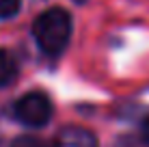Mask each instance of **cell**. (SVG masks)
I'll list each match as a JSON object with an SVG mask.
<instances>
[{"label":"cell","instance_id":"obj_4","mask_svg":"<svg viewBox=\"0 0 149 147\" xmlns=\"http://www.w3.org/2000/svg\"><path fill=\"white\" fill-rule=\"evenodd\" d=\"M15 76H17V63L13 54L0 48V87H7L9 82H13Z\"/></svg>","mask_w":149,"mask_h":147},{"label":"cell","instance_id":"obj_1","mask_svg":"<svg viewBox=\"0 0 149 147\" xmlns=\"http://www.w3.org/2000/svg\"><path fill=\"white\" fill-rule=\"evenodd\" d=\"M33 35L45 54H58L65 50L71 35V17L65 9H48L35 20Z\"/></svg>","mask_w":149,"mask_h":147},{"label":"cell","instance_id":"obj_7","mask_svg":"<svg viewBox=\"0 0 149 147\" xmlns=\"http://www.w3.org/2000/svg\"><path fill=\"white\" fill-rule=\"evenodd\" d=\"M143 139L149 143V115L145 117V121H143Z\"/></svg>","mask_w":149,"mask_h":147},{"label":"cell","instance_id":"obj_5","mask_svg":"<svg viewBox=\"0 0 149 147\" xmlns=\"http://www.w3.org/2000/svg\"><path fill=\"white\" fill-rule=\"evenodd\" d=\"M19 11V0H0V20L13 17Z\"/></svg>","mask_w":149,"mask_h":147},{"label":"cell","instance_id":"obj_6","mask_svg":"<svg viewBox=\"0 0 149 147\" xmlns=\"http://www.w3.org/2000/svg\"><path fill=\"white\" fill-rule=\"evenodd\" d=\"M11 147H45L37 136H19V139L13 141Z\"/></svg>","mask_w":149,"mask_h":147},{"label":"cell","instance_id":"obj_8","mask_svg":"<svg viewBox=\"0 0 149 147\" xmlns=\"http://www.w3.org/2000/svg\"><path fill=\"white\" fill-rule=\"evenodd\" d=\"M76 2H84V0H76Z\"/></svg>","mask_w":149,"mask_h":147},{"label":"cell","instance_id":"obj_3","mask_svg":"<svg viewBox=\"0 0 149 147\" xmlns=\"http://www.w3.org/2000/svg\"><path fill=\"white\" fill-rule=\"evenodd\" d=\"M54 147H97V139L89 130L78 128V125H69V128L58 132Z\"/></svg>","mask_w":149,"mask_h":147},{"label":"cell","instance_id":"obj_2","mask_svg":"<svg viewBox=\"0 0 149 147\" xmlns=\"http://www.w3.org/2000/svg\"><path fill=\"white\" fill-rule=\"evenodd\" d=\"M15 117L22 123L33 125V128L45 125L50 121V117H52V102L48 100V95L39 93V91L26 93L15 104Z\"/></svg>","mask_w":149,"mask_h":147}]
</instances>
